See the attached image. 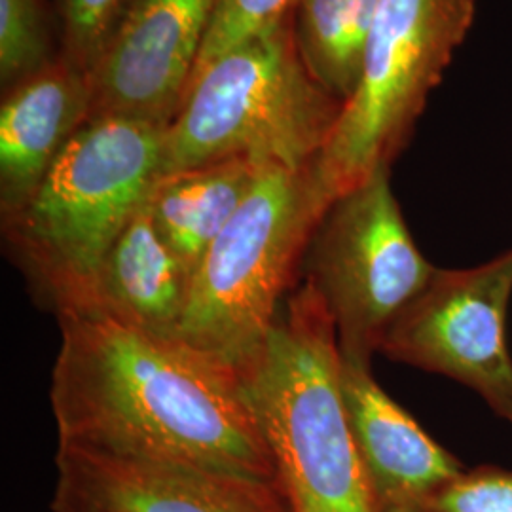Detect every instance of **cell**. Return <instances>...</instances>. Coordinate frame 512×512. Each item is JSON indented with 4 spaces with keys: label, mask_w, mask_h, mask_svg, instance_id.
<instances>
[{
    "label": "cell",
    "mask_w": 512,
    "mask_h": 512,
    "mask_svg": "<svg viewBox=\"0 0 512 512\" xmlns=\"http://www.w3.org/2000/svg\"><path fill=\"white\" fill-rule=\"evenodd\" d=\"M57 321L50 403L59 446L277 482L236 366L107 317Z\"/></svg>",
    "instance_id": "cell-1"
},
{
    "label": "cell",
    "mask_w": 512,
    "mask_h": 512,
    "mask_svg": "<svg viewBox=\"0 0 512 512\" xmlns=\"http://www.w3.org/2000/svg\"><path fill=\"white\" fill-rule=\"evenodd\" d=\"M164 135L152 122L92 116L33 194L2 215L10 258L57 319L88 308L112 243L160 177Z\"/></svg>",
    "instance_id": "cell-2"
},
{
    "label": "cell",
    "mask_w": 512,
    "mask_h": 512,
    "mask_svg": "<svg viewBox=\"0 0 512 512\" xmlns=\"http://www.w3.org/2000/svg\"><path fill=\"white\" fill-rule=\"evenodd\" d=\"M236 368L291 512H374L340 391L334 323L306 281Z\"/></svg>",
    "instance_id": "cell-3"
},
{
    "label": "cell",
    "mask_w": 512,
    "mask_h": 512,
    "mask_svg": "<svg viewBox=\"0 0 512 512\" xmlns=\"http://www.w3.org/2000/svg\"><path fill=\"white\" fill-rule=\"evenodd\" d=\"M344 103L306 67L291 10L198 74L165 128L160 177L232 158L304 167L315 162Z\"/></svg>",
    "instance_id": "cell-4"
},
{
    "label": "cell",
    "mask_w": 512,
    "mask_h": 512,
    "mask_svg": "<svg viewBox=\"0 0 512 512\" xmlns=\"http://www.w3.org/2000/svg\"><path fill=\"white\" fill-rule=\"evenodd\" d=\"M332 202L315 162L264 165L192 275L179 338L228 365L245 361L296 289L311 234Z\"/></svg>",
    "instance_id": "cell-5"
},
{
    "label": "cell",
    "mask_w": 512,
    "mask_h": 512,
    "mask_svg": "<svg viewBox=\"0 0 512 512\" xmlns=\"http://www.w3.org/2000/svg\"><path fill=\"white\" fill-rule=\"evenodd\" d=\"M476 6L478 0H380L359 86L315 160L332 200L399 158L469 35Z\"/></svg>",
    "instance_id": "cell-6"
},
{
    "label": "cell",
    "mask_w": 512,
    "mask_h": 512,
    "mask_svg": "<svg viewBox=\"0 0 512 512\" xmlns=\"http://www.w3.org/2000/svg\"><path fill=\"white\" fill-rule=\"evenodd\" d=\"M302 272L332 317L340 357L372 366L389 327L437 272L410 234L391 167L330 203L311 234Z\"/></svg>",
    "instance_id": "cell-7"
},
{
    "label": "cell",
    "mask_w": 512,
    "mask_h": 512,
    "mask_svg": "<svg viewBox=\"0 0 512 512\" xmlns=\"http://www.w3.org/2000/svg\"><path fill=\"white\" fill-rule=\"evenodd\" d=\"M511 298L512 247L473 268H437L389 327L380 353L473 389L512 427Z\"/></svg>",
    "instance_id": "cell-8"
},
{
    "label": "cell",
    "mask_w": 512,
    "mask_h": 512,
    "mask_svg": "<svg viewBox=\"0 0 512 512\" xmlns=\"http://www.w3.org/2000/svg\"><path fill=\"white\" fill-rule=\"evenodd\" d=\"M219 2L129 0L90 71L92 116L167 128L183 105Z\"/></svg>",
    "instance_id": "cell-9"
},
{
    "label": "cell",
    "mask_w": 512,
    "mask_h": 512,
    "mask_svg": "<svg viewBox=\"0 0 512 512\" xmlns=\"http://www.w3.org/2000/svg\"><path fill=\"white\" fill-rule=\"evenodd\" d=\"M54 512H291L277 482L57 446Z\"/></svg>",
    "instance_id": "cell-10"
},
{
    "label": "cell",
    "mask_w": 512,
    "mask_h": 512,
    "mask_svg": "<svg viewBox=\"0 0 512 512\" xmlns=\"http://www.w3.org/2000/svg\"><path fill=\"white\" fill-rule=\"evenodd\" d=\"M340 391L374 512H423L467 469L385 393L370 366L340 357Z\"/></svg>",
    "instance_id": "cell-11"
},
{
    "label": "cell",
    "mask_w": 512,
    "mask_h": 512,
    "mask_svg": "<svg viewBox=\"0 0 512 512\" xmlns=\"http://www.w3.org/2000/svg\"><path fill=\"white\" fill-rule=\"evenodd\" d=\"M93 107L92 76L65 55L4 92L0 107V215L25 202Z\"/></svg>",
    "instance_id": "cell-12"
},
{
    "label": "cell",
    "mask_w": 512,
    "mask_h": 512,
    "mask_svg": "<svg viewBox=\"0 0 512 512\" xmlns=\"http://www.w3.org/2000/svg\"><path fill=\"white\" fill-rule=\"evenodd\" d=\"M190 285L192 272L158 234L145 202L112 243L80 315L179 338Z\"/></svg>",
    "instance_id": "cell-13"
},
{
    "label": "cell",
    "mask_w": 512,
    "mask_h": 512,
    "mask_svg": "<svg viewBox=\"0 0 512 512\" xmlns=\"http://www.w3.org/2000/svg\"><path fill=\"white\" fill-rule=\"evenodd\" d=\"M264 164L232 158L158 177L147 207L158 234L192 272L251 194Z\"/></svg>",
    "instance_id": "cell-14"
},
{
    "label": "cell",
    "mask_w": 512,
    "mask_h": 512,
    "mask_svg": "<svg viewBox=\"0 0 512 512\" xmlns=\"http://www.w3.org/2000/svg\"><path fill=\"white\" fill-rule=\"evenodd\" d=\"M380 0H293L294 38L313 78L344 105L359 86Z\"/></svg>",
    "instance_id": "cell-15"
},
{
    "label": "cell",
    "mask_w": 512,
    "mask_h": 512,
    "mask_svg": "<svg viewBox=\"0 0 512 512\" xmlns=\"http://www.w3.org/2000/svg\"><path fill=\"white\" fill-rule=\"evenodd\" d=\"M50 61L40 0H0V82L4 92Z\"/></svg>",
    "instance_id": "cell-16"
},
{
    "label": "cell",
    "mask_w": 512,
    "mask_h": 512,
    "mask_svg": "<svg viewBox=\"0 0 512 512\" xmlns=\"http://www.w3.org/2000/svg\"><path fill=\"white\" fill-rule=\"evenodd\" d=\"M128 4L129 0H61V55L90 73Z\"/></svg>",
    "instance_id": "cell-17"
},
{
    "label": "cell",
    "mask_w": 512,
    "mask_h": 512,
    "mask_svg": "<svg viewBox=\"0 0 512 512\" xmlns=\"http://www.w3.org/2000/svg\"><path fill=\"white\" fill-rule=\"evenodd\" d=\"M293 0H220L192 80L219 55L289 14ZM190 80V82H192ZM190 88V86H188Z\"/></svg>",
    "instance_id": "cell-18"
},
{
    "label": "cell",
    "mask_w": 512,
    "mask_h": 512,
    "mask_svg": "<svg viewBox=\"0 0 512 512\" xmlns=\"http://www.w3.org/2000/svg\"><path fill=\"white\" fill-rule=\"evenodd\" d=\"M423 512H512V471L497 465L467 467Z\"/></svg>",
    "instance_id": "cell-19"
}]
</instances>
